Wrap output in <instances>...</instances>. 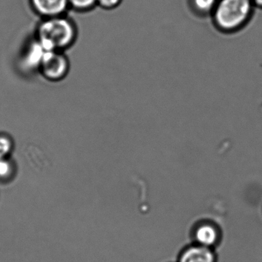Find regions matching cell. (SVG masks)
Wrapping results in <instances>:
<instances>
[{"mask_svg":"<svg viewBox=\"0 0 262 262\" xmlns=\"http://www.w3.org/2000/svg\"><path fill=\"white\" fill-rule=\"evenodd\" d=\"M35 38L47 51L65 52L77 40V27L66 15L42 19Z\"/></svg>","mask_w":262,"mask_h":262,"instance_id":"obj_1","label":"cell"},{"mask_svg":"<svg viewBox=\"0 0 262 262\" xmlns=\"http://www.w3.org/2000/svg\"><path fill=\"white\" fill-rule=\"evenodd\" d=\"M254 8L252 0H219L211 19L222 33H237L248 24Z\"/></svg>","mask_w":262,"mask_h":262,"instance_id":"obj_2","label":"cell"},{"mask_svg":"<svg viewBox=\"0 0 262 262\" xmlns=\"http://www.w3.org/2000/svg\"><path fill=\"white\" fill-rule=\"evenodd\" d=\"M70 70V62L65 52L47 51L38 73L46 80L59 82L65 79Z\"/></svg>","mask_w":262,"mask_h":262,"instance_id":"obj_3","label":"cell"},{"mask_svg":"<svg viewBox=\"0 0 262 262\" xmlns=\"http://www.w3.org/2000/svg\"><path fill=\"white\" fill-rule=\"evenodd\" d=\"M30 5L42 19L64 16L70 9L68 0H30Z\"/></svg>","mask_w":262,"mask_h":262,"instance_id":"obj_4","label":"cell"},{"mask_svg":"<svg viewBox=\"0 0 262 262\" xmlns=\"http://www.w3.org/2000/svg\"><path fill=\"white\" fill-rule=\"evenodd\" d=\"M46 52H47V50L42 47L39 41L35 38L27 46L25 52L23 55V66L27 70H30L31 71L37 70L38 72Z\"/></svg>","mask_w":262,"mask_h":262,"instance_id":"obj_5","label":"cell"},{"mask_svg":"<svg viewBox=\"0 0 262 262\" xmlns=\"http://www.w3.org/2000/svg\"><path fill=\"white\" fill-rule=\"evenodd\" d=\"M215 256L208 247L197 245L190 247L182 254L180 262H214Z\"/></svg>","mask_w":262,"mask_h":262,"instance_id":"obj_6","label":"cell"},{"mask_svg":"<svg viewBox=\"0 0 262 262\" xmlns=\"http://www.w3.org/2000/svg\"><path fill=\"white\" fill-rule=\"evenodd\" d=\"M217 231L215 227L208 224L201 225L196 230L195 238L199 245L205 247L212 246L217 240Z\"/></svg>","mask_w":262,"mask_h":262,"instance_id":"obj_7","label":"cell"},{"mask_svg":"<svg viewBox=\"0 0 262 262\" xmlns=\"http://www.w3.org/2000/svg\"><path fill=\"white\" fill-rule=\"evenodd\" d=\"M219 0H190L191 10L199 16H211Z\"/></svg>","mask_w":262,"mask_h":262,"instance_id":"obj_8","label":"cell"},{"mask_svg":"<svg viewBox=\"0 0 262 262\" xmlns=\"http://www.w3.org/2000/svg\"><path fill=\"white\" fill-rule=\"evenodd\" d=\"M70 8L80 13L93 10L97 6V0H68Z\"/></svg>","mask_w":262,"mask_h":262,"instance_id":"obj_9","label":"cell"},{"mask_svg":"<svg viewBox=\"0 0 262 262\" xmlns=\"http://www.w3.org/2000/svg\"><path fill=\"white\" fill-rule=\"evenodd\" d=\"M14 142L6 133H0V159H5L13 151Z\"/></svg>","mask_w":262,"mask_h":262,"instance_id":"obj_10","label":"cell"},{"mask_svg":"<svg viewBox=\"0 0 262 262\" xmlns=\"http://www.w3.org/2000/svg\"><path fill=\"white\" fill-rule=\"evenodd\" d=\"M12 170H13V165L7 158L0 159V178H6L10 176Z\"/></svg>","mask_w":262,"mask_h":262,"instance_id":"obj_11","label":"cell"},{"mask_svg":"<svg viewBox=\"0 0 262 262\" xmlns=\"http://www.w3.org/2000/svg\"><path fill=\"white\" fill-rule=\"evenodd\" d=\"M122 3V0H97V6L106 10H114Z\"/></svg>","mask_w":262,"mask_h":262,"instance_id":"obj_12","label":"cell"},{"mask_svg":"<svg viewBox=\"0 0 262 262\" xmlns=\"http://www.w3.org/2000/svg\"><path fill=\"white\" fill-rule=\"evenodd\" d=\"M253 4L254 7H258V8L262 9V0H252Z\"/></svg>","mask_w":262,"mask_h":262,"instance_id":"obj_13","label":"cell"}]
</instances>
